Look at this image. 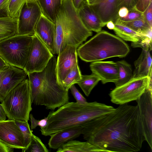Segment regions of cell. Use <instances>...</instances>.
Here are the masks:
<instances>
[{
    "label": "cell",
    "mask_w": 152,
    "mask_h": 152,
    "mask_svg": "<svg viewBox=\"0 0 152 152\" xmlns=\"http://www.w3.org/2000/svg\"><path fill=\"white\" fill-rule=\"evenodd\" d=\"M15 121L21 130L24 138L25 148L22 149L23 152L30 144L33 134L32 131L31 130L28 121L18 120Z\"/></svg>",
    "instance_id": "30"
},
{
    "label": "cell",
    "mask_w": 152,
    "mask_h": 152,
    "mask_svg": "<svg viewBox=\"0 0 152 152\" xmlns=\"http://www.w3.org/2000/svg\"><path fill=\"white\" fill-rule=\"evenodd\" d=\"M27 0H10L8 6V16L18 19L20 11Z\"/></svg>",
    "instance_id": "31"
},
{
    "label": "cell",
    "mask_w": 152,
    "mask_h": 152,
    "mask_svg": "<svg viewBox=\"0 0 152 152\" xmlns=\"http://www.w3.org/2000/svg\"><path fill=\"white\" fill-rule=\"evenodd\" d=\"M118 67L119 78L114 83L115 87H118L127 82L133 78L131 65L124 60L115 62Z\"/></svg>",
    "instance_id": "26"
},
{
    "label": "cell",
    "mask_w": 152,
    "mask_h": 152,
    "mask_svg": "<svg viewBox=\"0 0 152 152\" xmlns=\"http://www.w3.org/2000/svg\"><path fill=\"white\" fill-rule=\"evenodd\" d=\"M37 1H26L18 18L17 34L33 35L35 25L42 14Z\"/></svg>",
    "instance_id": "10"
},
{
    "label": "cell",
    "mask_w": 152,
    "mask_h": 152,
    "mask_svg": "<svg viewBox=\"0 0 152 152\" xmlns=\"http://www.w3.org/2000/svg\"><path fill=\"white\" fill-rule=\"evenodd\" d=\"M129 11L128 9L125 7H123L120 8L118 12V18H121L126 17Z\"/></svg>",
    "instance_id": "39"
},
{
    "label": "cell",
    "mask_w": 152,
    "mask_h": 152,
    "mask_svg": "<svg viewBox=\"0 0 152 152\" xmlns=\"http://www.w3.org/2000/svg\"><path fill=\"white\" fill-rule=\"evenodd\" d=\"M42 14L56 23L57 13L61 7L63 0H37Z\"/></svg>",
    "instance_id": "23"
},
{
    "label": "cell",
    "mask_w": 152,
    "mask_h": 152,
    "mask_svg": "<svg viewBox=\"0 0 152 152\" xmlns=\"http://www.w3.org/2000/svg\"><path fill=\"white\" fill-rule=\"evenodd\" d=\"M77 48L75 46L67 45L58 55L56 71L58 82L61 86L63 81L78 64Z\"/></svg>",
    "instance_id": "13"
},
{
    "label": "cell",
    "mask_w": 152,
    "mask_h": 152,
    "mask_svg": "<svg viewBox=\"0 0 152 152\" xmlns=\"http://www.w3.org/2000/svg\"><path fill=\"white\" fill-rule=\"evenodd\" d=\"M6 116L2 106L0 104V120H6Z\"/></svg>",
    "instance_id": "42"
},
{
    "label": "cell",
    "mask_w": 152,
    "mask_h": 152,
    "mask_svg": "<svg viewBox=\"0 0 152 152\" xmlns=\"http://www.w3.org/2000/svg\"><path fill=\"white\" fill-rule=\"evenodd\" d=\"M1 104L9 119L28 121L32 110L28 79L24 80L11 91Z\"/></svg>",
    "instance_id": "6"
},
{
    "label": "cell",
    "mask_w": 152,
    "mask_h": 152,
    "mask_svg": "<svg viewBox=\"0 0 152 152\" xmlns=\"http://www.w3.org/2000/svg\"><path fill=\"white\" fill-rule=\"evenodd\" d=\"M48 152L49 151L40 139L33 134L29 145L22 152Z\"/></svg>",
    "instance_id": "29"
},
{
    "label": "cell",
    "mask_w": 152,
    "mask_h": 152,
    "mask_svg": "<svg viewBox=\"0 0 152 152\" xmlns=\"http://www.w3.org/2000/svg\"><path fill=\"white\" fill-rule=\"evenodd\" d=\"M78 15L85 26L89 30L98 33L104 26L100 19L86 2L84 0L77 10Z\"/></svg>",
    "instance_id": "18"
},
{
    "label": "cell",
    "mask_w": 152,
    "mask_h": 152,
    "mask_svg": "<svg viewBox=\"0 0 152 152\" xmlns=\"http://www.w3.org/2000/svg\"><path fill=\"white\" fill-rule=\"evenodd\" d=\"M54 55L39 38L33 35L28 60L24 70L27 73L43 71Z\"/></svg>",
    "instance_id": "9"
},
{
    "label": "cell",
    "mask_w": 152,
    "mask_h": 152,
    "mask_svg": "<svg viewBox=\"0 0 152 152\" xmlns=\"http://www.w3.org/2000/svg\"><path fill=\"white\" fill-rule=\"evenodd\" d=\"M0 142L13 148H25L23 133L15 120H0Z\"/></svg>",
    "instance_id": "12"
},
{
    "label": "cell",
    "mask_w": 152,
    "mask_h": 152,
    "mask_svg": "<svg viewBox=\"0 0 152 152\" xmlns=\"http://www.w3.org/2000/svg\"><path fill=\"white\" fill-rule=\"evenodd\" d=\"M81 126L66 128L51 134L48 145L50 148L57 149L67 142L78 137L82 134Z\"/></svg>",
    "instance_id": "19"
},
{
    "label": "cell",
    "mask_w": 152,
    "mask_h": 152,
    "mask_svg": "<svg viewBox=\"0 0 152 152\" xmlns=\"http://www.w3.org/2000/svg\"><path fill=\"white\" fill-rule=\"evenodd\" d=\"M57 152H100L107 151L89 142L76 140L69 141L58 148Z\"/></svg>",
    "instance_id": "21"
},
{
    "label": "cell",
    "mask_w": 152,
    "mask_h": 152,
    "mask_svg": "<svg viewBox=\"0 0 152 152\" xmlns=\"http://www.w3.org/2000/svg\"><path fill=\"white\" fill-rule=\"evenodd\" d=\"M145 140L152 150V89L147 88L137 100Z\"/></svg>",
    "instance_id": "11"
},
{
    "label": "cell",
    "mask_w": 152,
    "mask_h": 152,
    "mask_svg": "<svg viewBox=\"0 0 152 152\" xmlns=\"http://www.w3.org/2000/svg\"><path fill=\"white\" fill-rule=\"evenodd\" d=\"M118 19L124 21H129L135 20L144 19L143 12L137 10L135 7L129 11L127 16L123 18Z\"/></svg>",
    "instance_id": "32"
},
{
    "label": "cell",
    "mask_w": 152,
    "mask_h": 152,
    "mask_svg": "<svg viewBox=\"0 0 152 152\" xmlns=\"http://www.w3.org/2000/svg\"><path fill=\"white\" fill-rule=\"evenodd\" d=\"M27 1H37V0H27Z\"/></svg>",
    "instance_id": "47"
},
{
    "label": "cell",
    "mask_w": 152,
    "mask_h": 152,
    "mask_svg": "<svg viewBox=\"0 0 152 152\" xmlns=\"http://www.w3.org/2000/svg\"><path fill=\"white\" fill-rule=\"evenodd\" d=\"M90 5L104 26L110 21L115 23L118 18V13L120 8L119 0H99Z\"/></svg>",
    "instance_id": "17"
},
{
    "label": "cell",
    "mask_w": 152,
    "mask_h": 152,
    "mask_svg": "<svg viewBox=\"0 0 152 152\" xmlns=\"http://www.w3.org/2000/svg\"><path fill=\"white\" fill-rule=\"evenodd\" d=\"M100 80V78L97 76L92 73L90 75H82L81 79L77 84L85 95L88 96L92 90Z\"/></svg>",
    "instance_id": "27"
},
{
    "label": "cell",
    "mask_w": 152,
    "mask_h": 152,
    "mask_svg": "<svg viewBox=\"0 0 152 152\" xmlns=\"http://www.w3.org/2000/svg\"><path fill=\"white\" fill-rule=\"evenodd\" d=\"M115 110L113 106L96 102L80 104L68 102L56 111L50 112L47 124L40 128L45 136L71 127L80 126L83 123Z\"/></svg>",
    "instance_id": "2"
},
{
    "label": "cell",
    "mask_w": 152,
    "mask_h": 152,
    "mask_svg": "<svg viewBox=\"0 0 152 152\" xmlns=\"http://www.w3.org/2000/svg\"><path fill=\"white\" fill-rule=\"evenodd\" d=\"M92 73L97 76L102 83H114L119 78L118 67L113 61H99L92 62L90 66Z\"/></svg>",
    "instance_id": "16"
},
{
    "label": "cell",
    "mask_w": 152,
    "mask_h": 152,
    "mask_svg": "<svg viewBox=\"0 0 152 152\" xmlns=\"http://www.w3.org/2000/svg\"><path fill=\"white\" fill-rule=\"evenodd\" d=\"M113 30L117 35L126 41L135 43L141 41L152 40V37L137 32L129 27L115 23Z\"/></svg>",
    "instance_id": "22"
},
{
    "label": "cell",
    "mask_w": 152,
    "mask_h": 152,
    "mask_svg": "<svg viewBox=\"0 0 152 152\" xmlns=\"http://www.w3.org/2000/svg\"><path fill=\"white\" fill-rule=\"evenodd\" d=\"M55 24L61 28L65 44L78 47L92 35L91 31L84 25L80 18L72 0H63L62 5L56 16Z\"/></svg>",
    "instance_id": "5"
},
{
    "label": "cell",
    "mask_w": 152,
    "mask_h": 152,
    "mask_svg": "<svg viewBox=\"0 0 152 152\" xmlns=\"http://www.w3.org/2000/svg\"><path fill=\"white\" fill-rule=\"evenodd\" d=\"M18 19L0 17V42L17 34Z\"/></svg>",
    "instance_id": "24"
},
{
    "label": "cell",
    "mask_w": 152,
    "mask_h": 152,
    "mask_svg": "<svg viewBox=\"0 0 152 152\" xmlns=\"http://www.w3.org/2000/svg\"><path fill=\"white\" fill-rule=\"evenodd\" d=\"M87 3L89 5L93 4L97 2L99 0H86Z\"/></svg>",
    "instance_id": "46"
},
{
    "label": "cell",
    "mask_w": 152,
    "mask_h": 152,
    "mask_svg": "<svg viewBox=\"0 0 152 152\" xmlns=\"http://www.w3.org/2000/svg\"><path fill=\"white\" fill-rule=\"evenodd\" d=\"M27 72L24 69L9 65V68L0 85V102L19 83L26 79Z\"/></svg>",
    "instance_id": "15"
},
{
    "label": "cell",
    "mask_w": 152,
    "mask_h": 152,
    "mask_svg": "<svg viewBox=\"0 0 152 152\" xmlns=\"http://www.w3.org/2000/svg\"><path fill=\"white\" fill-rule=\"evenodd\" d=\"M81 76L82 75L77 64L68 74L62 82L61 85L65 90L68 91L72 85L77 83L81 79Z\"/></svg>",
    "instance_id": "28"
},
{
    "label": "cell",
    "mask_w": 152,
    "mask_h": 152,
    "mask_svg": "<svg viewBox=\"0 0 152 152\" xmlns=\"http://www.w3.org/2000/svg\"><path fill=\"white\" fill-rule=\"evenodd\" d=\"M144 19L152 27V1L143 12Z\"/></svg>",
    "instance_id": "37"
},
{
    "label": "cell",
    "mask_w": 152,
    "mask_h": 152,
    "mask_svg": "<svg viewBox=\"0 0 152 152\" xmlns=\"http://www.w3.org/2000/svg\"><path fill=\"white\" fill-rule=\"evenodd\" d=\"M33 35L16 34L0 42V56L9 65L24 69Z\"/></svg>",
    "instance_id": "7"
},
{
    "label": "cell",
    "mask_w": 152,
    "mask_h": 152,
    "mask_svg": "<svg viewBox=\"0 0 152 152\" xmlns=\"http://www.w3.org/2000/svg\"><path fill=\"white\" fill-rule=\"evenodd\" d=\"M69 89L77 102L80 104H84L87 102L86 99L79 92L74 84L72 85Z\"/></svg>",
    "instance_id": "34"
},
{
    "label": "cell",
    "mask_w": 152,
    "mask_h": 152,
    "mask_svg": "<svg viewBox=\"0 0 152 152\" xmlns=\"http://www.w3.org/2000/svg\"><path fill=\"white\" fill-rule=\"evenodd\" d=\"M114 23L122 24L137 32L152 37V27L144 19L124 21L118 19Z\"/></svg>",
    "instance_id": "25"
},
{
    "label": "cell",
    "mask_w": 152,
    "mask_h": 152,
    "mask_svg": "<svg viewBox=\"0 0 152 152\" xmlns=\"http://www.w3.org/2000/svg\"><path fill=\"white\" fill-rule=\"evenodd\" d=\"M14 148L8 147L0 142V152H13Z\"/></svg>",
    "instance_id": "40"
},
{
    "label": "cell",
    "mask_w": 152,
    "mask_h": 152,
    "mask_svg": "<svg viewBox=\"0 0 152 152\" xmlns=\"http://www.w3.org/2000/svg\"><path fill=\"white\" fill-rule=\"evenodd\" d=\"M149 81V76L133 78L110 92L111 102L120 105L137 100L148 88Z\"/></svg>",
    "instance_id": "8"
},
{
    "label": "cell",
    "mask_w": 152,
    "mask_h": 152,
    "mask_svg": "<svg viewBox=\"0 0 152 152\" xmlns=\"http://www.w3.org/2000/svg\"><path fill=\"white\" fill-rule=\"evenodd\" d=\"M57 58L53 56L44 71L28 73L32 103L54 110L69 102L68 91L59 83L57 75Z\"/></svg>",
    "instance_id": "3"
},
{
    "label": "cell",
    "mask_w": 152,
    "mask_h": 152,
    "mask_svg": "<svg viewBox=\"0 0 152 152\" xmlns=\"http://www.w3.org/2000/svg\"><path fill=\"white\" fill-rule=\"evenodd\" d=\"M34 30L35 34L54 55L56 24L42 14L35 25Z\"/></svg>",
    "instance_id": "14"
},
{
    "label": "cell",
    "mask_w": 152,
    "mask_h": 152,
    "mask_svg": "<svg viewBox=\"0 0 152 152\" xmlns=\"http://www.w3.org/2000/svg\"><path fill=\"white\" fill-rule=\"evenodd\" d=\"M84 0H72L73 4L75 8L77 10Z\"/></svg>",
    "instance_id": "43"
},
{
    "label": "cell",
    "mask_w": 152,
    "mask_h": 152,
    "mask_svg": "<svg viewBox=\"0 0 152 152\" xmlns=\"http://www.w3.org/2000/svg\"><path fill=\"white\" fill-rule=\"evenodd\" d=\"M9 65L4 66L0 70V85L5 73L8 69Z\"/></svg>",
    "instance_id": "41"
},
{
    "label": "cell",
    "mask_w": 152,
    "mask_h": 152,
    "mask_svg": "<svg viewBox=\"0 0 152 152\" xmlns=\"http://www.w3.org/2000/svg\"><path fill=\"white\" fill-rule=\"evenodd\" d=\"M29 118L31 122L30 129L32 130L35 129L37 126H39L40 128H43L45 127L47 124L48 120V117L40 120H37L34 117L32 114L29 115Z\"/></svg>",
    "instance_id": "33"
},
{
    "label": "cell",
    "mask_w": 152,
    "mask_h": 152,
    "mask_svg": "<svg viewBox=\"0 0 152 152\" xmlns=\"http://www.w3.org/2000/svg\"><path fill=\"white\" fill-rule=\"evenodd\" d=\"M10 0H0V17L8 16V6Z\"/></svg>",
    "instance_id": "35"
},
{
    "label": "cell",
    "mask_w": 152,
    "mask_h": 152,
    "mask_svg": "<svg viewBox=\"0 0 152 152\" xmlns=\"http://www.w3.org/2000/svg\"><path fill=\"white\" fill-rule=\"evenodd\" d=\"M152 1V0H139L135 7L139 11L143 12Z\"/></svg>",
    "instance_id": "38"
},
{
    "label": "cell",
    "mask_w": 152,
    "mask_h": 152,
    "mask_svg": "<svg viewBox=\"0 0 152 152\" xmlns=\"http://www.w3.org/2000/svg\"><path fill=\"white\" fill-rule=\"evenodd\" d=\"M8 65L9 64L0 56V70L4 66Z\"/></svg>",
    "instance_id": "44"
},
{
    "label": "cell",
    "mask_w": 152,
    "mask_h": 152,
    "mask_svg": "<svg viewBox=\"0 0 152 152\" xmlns=\"http://www.w3.org/2000/svg\"><path fill=\"white\" fill-rule=\"evenodd\" d=\"M77 54L87 62L101 61L115 57H125L130 50L127 44L118 36L101 30L77 50Z\"/></svg>",
    "instance_id": "4"
},
{
    "label": "cell",
    "mask_w": 152,
    "mask_h": 152,
    "mask_svg": "<svg viewBox=\"0 0 152 152\" xmlns=\"http://www.w3.org/2000/svg\"><path fill=\"white\" fill-rule=\"evenodd\" d=\"M106 25L107 27L110 30H113L115 27L114 23L112 21L108 22Z\"/></svg>",
    "instance_id": "45"
},
{
    "label": "cell",
    "mask_w": 152,
    "mask_h": 152,
    "mask_svg": "<svg viewBox=\"0 0 152 152\" xmlns=\"http://www.w3.org/2000/svg\"><path fill=\"white\" fill-rule=\"evenodd\" d=\"M139 0H119L120 8L124 7L129 11L134 8Z\"/></svg>",
    "instance_id": "36"
},
{
    "label": "cell",
    "mask_w": 152,
    "mask_h": 152,
    "mask_svg": "<svg viewBox=\"0 0 152 152\" xmlns=\"http://www.w3.org/2000/svg\"><path fill=\"white\" fill-rule=\"evenodd\" d=\"M150 51L148 49H142L139 57L134 63L133 78L149 76L152 72V60Z\"/></svg>",
    "instance_id": "20"
},
{
    "label": "cell",
    "mask_w": 152,
    "mask_h": 152,
    "mask_svg": "<svg viewBox=\"0 0 152 152\" xmlns=\"http://www.w3.org/2000/svg\"><path fill=\"white\" fill-rule=\"evenodd\" d=\"M80 126L84 139L107 152H138L145 140L137 105L120 104L113 112Z\"/></svg>",
    "instance_id": "1"
}]
</instances>
